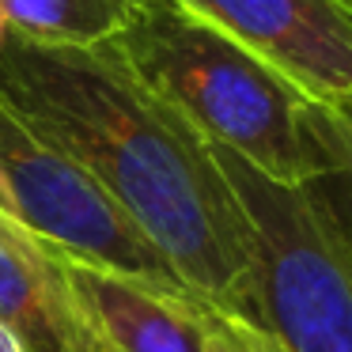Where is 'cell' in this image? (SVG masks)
Segmentation results:
<instances>
[{
	"mask_svg": "<svg viewBox=\"0 0 352 352\" xmlns=\"http://www.w3.org/2000/svg\"><path fill=\"white\" fill-rule=\"evenodd\" d=\"M61 258L95 352H208L201 299L186 284H160L80 258Z\"/></svg>",
	"mask_w": 352,
	"mask_h": 352,
	"instance_id": "6",
	"label": "cell"
},
{
	"mask_svg": "<svg viewBox=\"0 0 352 352\" xmlns=\"http://www.w3.org/2000/svg\"><path fill=\"white\" fill-rule=\"evenodd\" d=\"M137 0H0L4 31L34 46L95 50L118 38Z\"/></svg>",
	"mask_w": 352,
	"mask_h": 352,
	"instance_id": "8",
	"label": "cell"
},
{
	"mask_svg": "<svg viewBox=\"0 0 352 352\" xmlns=\"http://www.w3.org/2000/svg\"><path fill=\"white\" fill-rule=\"evenodd\" d=\"M0 170L8 182L12 216L65 258L118 273L182 284L148 235L80 163L38 140L0 107Z\"/></svg>",
	"mask_w": 352,
	"mask_h": 352,
	"instance_id": "4",
	"label": "cell"
},
{
	"mask_svg": "<svg viewBox=\"0 0 352 352\" xmlns=\"http://www.w3.org/2000/svg\"><path fill=\"white\" fill-rule=\"evenodd\" d=\"M326 110L352 107V8L344 0H178Z\"/></svg>",
	"mask_w": 352,
	"mask_h": 352,
	"instance_id": "5",
	"label": "cell"
},
{
	"mask_svg": "<svg viewBox=\"0 0 352 352\" xmlns=\"http://www.w3.org/2000/svg\"><path fill=\"white\" fill-rule=\"evenodd\" d=\"M4 34H8V31H4V19H0V42H4Z\"/></svg>",
	"mask_w": 352,
	"mask_h": 352,
	"instance_id": "14",
	"label": "cell"
},
{
	"mask_svg": "<svg viewBox=\"0 0 352 352\" xmlns=\"http://www.w3.org/2000/svg\"><path fill=\"white\" fill-rule=\"evenodd\" d=\"M0 326L23 352H95L54 246L0 212Z\"/></svg>",
	"mask_w": 352,
	"mask_h": 352,
	"instance_id": "7",
	"label": "cell"
},
{
	"mask_svg": "<svg viewBox=\"0 0 352 352\" xmlns=\"http://www.w3.org/2000/svg\"><path fill=\"white\" fill-rule=\"evenodd\" d=\"M0 352H23V344H19V337L12 333L8 326H0Z\"/></svg>",
	"mask_w": 352,
	"mask_h": 352,
	"instance_id": "11",
	"label": "cell"
},
{
	"mask_svg": "<svg viewBox=\"0 0 352 352\" xmlns=\"http://www.w3.org/2000/svg\"><path fill=\"white\" fill-rule=\"evenodd\" d=\"M114 57L201 137L284 186L329 170L318 102L178 0H137L107 42Z\"/></svg>",
	"mask_w": 352,
	"mask_h": 352,
	"instance_id": "2",
	"label": "cell"
},
{
	"mask_svg": "<svg viewBox=\"0 0 352 352\" xmlns=\"http://www.w3.org/2000/svg\"><path fill=\"white\" fill-rule=\"evenodd\" d=\"M201 322H205L208 352H288L261 322H250L235 311L201 299Z\"/></svg>",
	"mask_w": 352,
	"mask_h": 352,
	"instance_id": "10",
	"label": "cell"
},
{
	"mask_svg": "<svg viewBox=\"0 0 352 352\" xmlns=\"http://www.w3.org/2000/svg\"><path fill=\"white\" fill-rule=\"evenodd\" d=\"M333 114H341V122L349 125V133H352V107H349V110H333Z\"/></svg>",
	"mask_w": 352,
	"mask_h": 352,
	"instance_id": "13",
	"label": "cell"
},
{
	"mask_svg": "<svg viewBox=\"0 0 352 352\" xmlns=\"http://www.w3.org/2000/svg\"><path fill=\"white\" fill-rule=\"evenodd\" d=\"M212 155L250 223L258 322L288 352H352V254L311 190L273 182L220 144Z\"/></svg>",
	"mask_w": 352,
	"mask_h": 352,
	"instance_id": "3",
	"label": "cell"
},
{
	"mask_svg": "<svg viewBox=\"0 0 352 352\" xmlns=\"http://www.w3.org/2000/svg\"><path fill=\"white\" fill-rule=\"evenodd\" d=\"M318 133L329 152V170L311 178L307 190H311V197L318 201V208L326 212V220L333 223V231L352 254V133L341 122V114H333L326 107H318Z\"/></svg>",
	"mask_w": 352,
	"mask_h": 352,
	"instance_id": "9",
	"label": "cell"
},
{
	"mask_svg": "<svg viewBox=\"0 0 352 352\" xmlns=\"http://www.w3.org/2000/svg\"><path fill=\"white\" fill-rule=\"evenodd\" d=\"M344 4H349V8H352V0H344Z\"/></svg>",
	"mask_w": 352,
	"mask_h": 352,
	"instance_id": "15",
	"label": "cell"
},
{
	"mask_svg": "<svg viewBox=\"0 0 352 352\" xmlns=\"http://www.w3.org/2000/svg\"><path fill=\"white\" fill-rule=\"evenodd\" d=\"M0 107L80 163L186 288L258 322L250 223L212 144L114 50L34 46L4 34Z\"/></svg>",
	"mask_w": 352,
	"mask_h": 352,
	"instance_id": "1",
	"label": "cell"
},
{
	"mask_svg": "<svg viewBox=\"0 0 352 352\" xmlns=\"http://www.w3.org/2000/svg\"><path fill=\"white\" fill-rule=\"evenodd\" d=\"M0 212L12 216V197H8V182H4V170H0Z\"/></svg>",
	"mask_w": 352,
	"mask_h": 352,
	"instance_id": "12",
	"label": "cell"
}]
</instances>
